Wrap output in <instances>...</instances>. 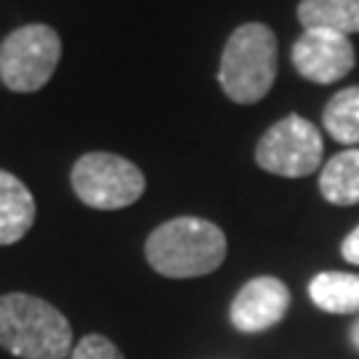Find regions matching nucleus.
I'll list each match as a JSON object with an SVG mask.
<instances>
[{
	"instance_id": "f257e3e1",
	"label": "nucleus",
	"mask_w": 359,
	"mask_h": 359,
	"mask_svg": "<svg viewBox=\"0 0 359 359\" xmlns=\"http://www.w3.org/2000/svg\"><path fill=\"white\" fill-rule=\"evenodd\" d=\"M147 261L157 274L170 280L205 277L226 258V234L213 221L179 216L160 224L147 237Z\"/></svg>"
},
{
	"instance_id": "f03ea898",
	"label": "nucleus",
	"mask_w": 359,
	"mask_h": 359,
	"mask_svg": "<svg viewBox=\"0 0 359 359\" xmlns=\"http://www.w3.org/2000/svg\"><path fill=\"white\" fill-rule=\"evenodd\" d=\"M0 346L19 359H65L75 348L65 314L27 293L0 298Z\"/></svg>"
},
{
	"instance_id": "7ed1b4c3",
	"label": "nucleus",
	"mask_w": 359,
	"mask_h": 359,
	"mask_svg": "<svg viewBox=\"0 0 359 359\" xmlns=\"http://www.w3.org/2000/svg\"><path fill=\"white\" fill-rule=\"evenodd\" d=\"M277 77V38L271 27L261 22L240 25L229 35L221 65L218 83L234 104H258L274 86Z\"/></svg>"
},
{
	"instance_id": "20e7f679",
	"label": "nucleus",
	"mask_w": 359,
	"mask_h": 359,
	"mask_svg": "<svg viewBox=\"0 0 359 359\" xmlns=\"http://www.w3.org/2000/svg\"><path fill=\"white\" fill-rule=\"evenodd\" d=\"M62 62V38L48 25H25L0 43V80L8 90L46 88Z\"/></svg>"
},
{
	"instance_id": "39448f33",
	"label": "nucleus",
	"mask_w": 359,
	"mask_h": 359,
	"mask_svg": "<svg viewBox=\"0 0 359 359\" xmlns=\"http://www.w3.org/2000/svg\"><path fill=\"white\" fill-rule=\"evenodd\" d=\"M72 189L93 210H120L133 205L147 189V179L130 160L112 152H88L72 165Z\"/></svg>"
},
{
	"instance_id": "423d86ee",
	"label": "nucleus",
	"mask_w": 359,
	"mask_h": 359,
	"mask_svg": "<svg viewBox=\"0 0 359 359\" xmlns=\"http://www.w3.org/2000/svg\"><path fill=\"white\" fill-rule=\"evenodd\" d=\"M322 154L325 144L317 126L301 115H287L258 139L256 163L274 176L304 179L322 165Z\"/></svg>"
},
{
	"instance_id": "0eeeda50",
	"label": "nucleus",
	"mask_w": 359,
	"mask_h": 359,
	"mask_svg": "<svg viewBox=\"0 0 359 359\" xmlns=\"http://www.w3.org/2000/svg\"><path fill=\"white\" fill-rule=\"evenodd\" d=\"M290 59H293L295 72L304 80L330 86L354 69L357 51L348 35L330 32V29H304V35L293 43Z\"/></svg>"
},
{
	"instance_id": "6e6552de",
	"label": "nucleus",
	"mask_w": 359,
	"mask_h": 359,
	"mask_svg": "<svg viewBox=\"0 0 359 359\" xmlns=\"http://www.w3.org/2000/svg\"><path fill=\"white\" fill-rule=\"evenodd\" d=\"M290 309V290L277 277H256L245 285L231 301V325L245 335H256L271 330L285 320Z\"/></svg>"
},
{
	"instance_id": "1a4fd4ad",
	"label": "nucleus",
	"mask_w": 359,
	"mask_h": 359,
	"mask_svg": "<svg viewBox=\"0 0 359 359\" xmlns=\"http://www.w3.org/2000/svg\"><path fill=\"white\" fill-rule=\"evenodd\" d=\"M35 224V197L13 173L0 168V245H13Z\"/></svg>"
},
{
	"instance_id": "9d476101",
	"label": "nucleus",
	"mask_w": 359,
	"mask_h": 359,
	"mask_svg": "<svg viewBox=\"0 0 359 359\" xmlns=\"http://www.w3.org/2000/svg\"><path fill=\"white\" fill-rule=\"evenodd\" d=\"M320 192L330 205H357L359 203V149H344L322 165Z\"/></svg>"
},
{
	"instance_id": "9b49d317",
	"label": "nucleus",
	"mask_w": 359,
	"mask_h": 359,
	"mask_svg": "<svg viewBox=\"0 0 359 359\" xmlns=\"http://www.w3.org/2000/svg\"><path fill=\"white\" fill-rule=\"evenodd\" d=\"M309 298L327 314H359V274L322 271L309 283Z\"/></svg>"
},
{
	"instance_id": "f8f14e48",
	"label": "nucleus",
	"mask_w": 359,
	"mask_h": 359,
	"mask_svg": "<svg viewBox=\"0 0 359 359\" xmlns=\"http://www.w3.org/2000/svg\"><path fill=\"white\" fill-rule=\"evenodd\" d=\"M298 22L304 29L354 35L359 32V0H301Z\"/></svg>"
},
{
	"instance_id": "ddd939ff",
	"label": "nucleus",
	"mask_w": 359,
	"mask_h": 359,
	"mask_svg": "<svg viewBox=\"0 0 359 359\" xmlns=\"http://www.w3.org/2000/svg\"><path fill=\"white\" fill-rule=\"evenodd\" d=\"M322 126L341 144H359V86L338 90L322 112Z\"/></svg>"
},
{
	"instance_id": "4468645a",
	"label": "nucleus",
	"mask_w": 359,
	"mask_h": 359,
	"mask_svg": "<svg viewBox=\"0 0 359 359\" xmlns=\"http://www.w3.org/2000/svg\"><path fill=\"white\" fill-rule=\"evenodd\" d=\"M69 359H126V357L120 354V348L109 338H104L99 333H90L72 348Z\"/></svg>"
},
{
	"instance_id": "2eb2a0df",
	"label": "nucleus",
	"mask_w": 359,
	"mask_h": 359,
	"mask_svg": "<svg viewBox=\"0 0 359 359\" xmlns=\"http://www.w3.org/2000/svg\"><path fill=\"white\" fill-rule=\"evenodd\" d=\"M341 256L346 258L348 264L359 266V226L348 231V237L341 243Z\"/></svg>"
},
{
	"instance_id": "dca6fc26",
	"label": "nucleus",
	"mask_w": 359,
	"mask_h": 359,
	"mask_svg": "<svg viewBox=\"0 0 359 359\" xmlns=\"http://www.w3.org/2000/svg\"><path fill=\"white\" fill-rule=\"evenodd\" d=\"M348 338H351V346L359 351V317L354 320V325H351V330H348Z\"/></svg>"
}]
</instances>
